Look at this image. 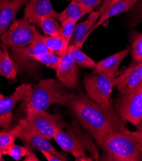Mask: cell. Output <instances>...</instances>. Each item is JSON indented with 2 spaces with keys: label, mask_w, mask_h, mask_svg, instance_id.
<instances>
[{
  "label": "cell",
  "mask_w": 142,
  "mask_h": 161,
  "mask_svg": "<svg viewBox=\"0 0 142 161\" xmlns=\"http://www.w3.org/2000/svg\"><path fill=\"white\" fill-rule=\"evenodd\" d=\"M64 88L60 81L53 78L40 80L32 87L29 100L26 103V111L45 110L55 103L65 104L71 94Z\"/></svg>",
  "instance_id": "obj_4"
},
{
  "label": "cell",
  "mask_w": 142,
  "mask_h": 161,
  "mask_svg": "<svg viewBox=\"0 0 142 161\" xmlns=\"http://www.w3.org/2000/svg\"><path fill=\"white\" fill-rule=\"evenodd\" d=\"M10 56L18 69H31L40 63L36 60L37 54L32 43L25 47H10Z\"/></svg>",
  "instance_id": "obj_14"
},
{
  "label": "cell",
  "mask_w": 142,
  "mask_h": 161,
  "mask_svg": "<svg viewBox=\"0 0 142 161\" xmlns=\"http://www.w3.org/2000/svg\"><path fill=\"white\" fill-rule=\"evenodd\" d=\"M29 0H11L0 4V37L14 21L19 10Z\"/></svg>",
  "instance_id": "obj_16"
},
{
  "label": "cell",
  "mask_w": 142,
  "mask_h": 161,
  "mask_svg": "<svg viewBox=\"0 0 142 161\" xmlns=\"http://www.w3.org/2000/svg\"><path fill=\"white\" fill-rule=\"evenodd\" d=\"M40 34L34 25L24 17L14 19L8 30L0 37L2 47H22L32 43Z\"/></svg>",
  "instance_id": "obj_5"
},
{
  "label": "cell",
  "mask_w": 142,
  "mask_h": 161,
  "mask_svg": "<svg viewBox=\"0 0 142 161\" xmlns=\"http://www.w3.org/2000/svg\"><path fill=\"white\" fill-rule=\"evenodd\" d=\"M64 105L99 148L109 136L128 130L126 122L112 103L101 104L92 100L88 94L79 92L71 94L69 100Z\"/></svg>",
  "instance_id": "obj_1"
},
{
  "label": "cell",
  "mask_w": 142,
  "mask_h": 161,
  "mask_svg": "<svg viewBox=\"0 0 142 161\" xmlns=\"http://www.w3.org/2000/svg\"><path fill=\"white\" fill-rule=\"evenodd\" d=\"M30 151L31 150L27 147L19 146L13 142L5 150L3 155H9L15 160H19L23 157H26Z\"/></svg>",
  "instance_id": "obj_27"
},
{
  "label": "cell",
  "mask_w": 142,
  "mask_h": 161,
  "mask_svg": "<svg viewBox=\"0 0 142 161\" xmlns=\"http://www.w3.org/2000/svg\"><path fill=\"white\" fill-rule=\"evenodd\" d=\"M115 108L124 121L136 126L142 121V81L131 91L121 94Z\"/></svg>",
  "instance_id": "obj_6"
},
{
  "label": "cell",
  "mask_w": 142,
  "mask_h": 161,
  "mask_svg": "<svg viewBox=\"0 0 142 161\" xmlns=\"http://www.w3.org/2000/svg\"><path fill=\"white\" fill-rule=\"evenodd\" d=\"M84 5L85 6L94 9V8L97 5H99L101 3H103L104 0H76Z\"/></svg>",
  "instance_id": "obj_29"
},
{
  "label": "cell",
  "mask_w": 142,
  "mask_h": 161,
  "mask_svg": "<svg viewBox=\"0 0 142 161\" xmlns=\"http://www.w3.org/2000/svg\"><path fill=\"white\" fill-rule=\"evenodd\" d=\"M18 125L19 126L18 138L21 139L24 146L27 147L30 150H45L63 158L65 161L68 160L66 155L55 149L48 139L35 131L28 124L26 118L20 119Z\"/></svg>",
  "instance_id": "obj_9"
},
{
  "label": "cell",
  "mask_w": 142,
  "mask_h": 161,
  "mask_svg": "<svg viewBox=\"0 0 142 161\" xmlns=\"http://www.w3.org/2000/svg\"><path fill=\"white\" fill-rule=\"evenodd\" d=\"M115 78L101 74L85 76L83 85L90 98L101 104L111 103V94L115 86Z\"/></svg>",
  "instance_id": "obj_8"
},
{
  "label": "cell",
  "mask_w": 142,
  "mask_h": 161,
  "mask_svg": "<svg viewBox=\"0 0 142 161\" xmlns=\"http://www.w3.org/2000/svg\"><path fill=\"white\" fill-rule=\"evenodd\" d=\"M142 81V76L138 64L130 66L115 78V86L121 94L128 93L134 89Z\"/></svg>",
  "instance_id": "obj_15"
},
{
  "label": "cell",
  "mask_w": 142,
  "mask_h": 161,
  "mask_svg": "<svg viewBox=\"0 0 142 161\" xmlns=\"http://www.w3.org/2000/svg\"><path fill=\"white\" fill-rule=\"evenodd\" d=\"M69 50L73 59L76 64L84 68L94 69L96 66V62L89 56L84 53L80 48L74 47L73 45H69Z\"/></svg>",
  "instance_id": "obj_21"
},
{
  "label": "cell",
  "mask_w": 142,
  "mask_h": 161,
  "mask_svg": "<svg viewBox=\"0 0 142 161\" xmlns=\"http://www.w3.org/2000/svg\"><path fill=\"white\" fill-rule=\"evenodd\" d=\"M129 52L132 59L136 63L142 62V32L133 37Z\"/></svg>",
  "instance_id": "obj_26"
},
{
  "label": "cell",
  "mask_w": 142,
  "mask_h": 161,
  "mask_svg": "<svg viewBox=\"0 0 142 161\" xmlns=\"http://www.w3.org/2000/svg\"><path fill=\"white\" fill-rule=\"evenodd\" d=\"M18 68L10 56L8 48L3 47V53L0 57V75L8 80L16 78Z\"/></svg>",
  "instance_id": "obj_20"
},
{
  "label": "cell",
  "mask_w": 142,
  "mask_h": 161,
  "mask_svg": "<svg viewBox=\"0 0 142 161\" xmlns=\"http://www.w3.org/2000/svg\"><path fill=\"white\" fill-rule=\"evenodd\" d=\"M26 119L35 131L48 140L53 138L58 130L65 129L67 126L60 115L50 114L45 110H28Z\"/></svg>",
  "instance_id": "obj_7"
},
{
  "label": "cell",
  "mask_w": 142,
  "mask_h": 161,
  "mask_svg": "<svg viewBox=\"0 0 142 161\" xmlns=\"http://www.w3.org/2000/svg\"><path fill=\"white\" fill-rule=\"evenodd\" d=\"M19 131V126L18 124L9 131L0 132V160L2 159V157L5 150L18 138Z\"/></svg>",
  "instance_id": "obj_24"
},
{
  "label": "cell",
  "mask_w": 142,
  "mask_h": 161,
  "mask_svg": "<svg viewBox=\"0 0 142 161\" xmlns=\"http://www.w3.org/2000/svg\"><path fill=\"white\" fill-rule=\"evenodd\" d=\"M76 160H82V161H92L93 159L92 157H88L87 155V156H82V157H79L77 158H76Z\"/></svg>",
  "instance_id": "obj_33"
},
{
  "label": "cell",
  "mask_w": 142,
  "mask_h": 161,
  "mask_svg": "<svg viewBox=\"0 0 142 161\" xmlns=\"http://www.w3.org/2000/svg\"><path fill=\"white\" fill-rule=\"evenodd\" d=\"M85 131L81 129L79 123L75 119L66 126V130H58L53 139L63 151L71 153L75 158L87 156L88 152L93 160H99L96 144Z\"/></svg>",
  "instance_id": "obj_3"
},
{
  "label": "cell",
  "mask_w": 142,
  "mask_h": 161,
  "mask_svg": "<svg viewBox=\"0 0 142 161\" xmlns=\"http://www.w3.org/2000/svg\"><path fill=\"white\" fill-rule=\"evenodd\" d=\"M9 1H11V0H0V4H2L6 2H8Z\"/></svg>",
  "instance_id": "obj_38"
},
{
  "label": "cell",
  "mask_w": 142,
  "mask_h": 161,
  "mask_svg": "<svg viewBox=\"0 0 142 161\" xmlns=\"http://www.w3.org/2000/svg\"><path fill=\"white\" fill-rule=\"evenodd\" d=\"M129 48L110 55L96 63L93 69V74L104 75L109 77L115 78L119 75V66L121 62L128 55Z\"/></svg>",
  "instance_id": "obj_13"
},
{
  "label": "cell",
  "mask_w": 142,
  "mask_h": 161,
  "mask_svg": "<svg viewBox=\"0 0 142 161\" xmlns=\"http://www.w3.org/2000/svg\"><path fill=\"white\" fill-rule=\"evenodd\" d=\"M138 7H137V10L138 13L140 14V15L142 17V0H141L139 5H138Z\"/></svg>",
  "instance_id": "obj_35"
},
{
  "label": "cell",
  "mask_w": 142,
  "mask_h": 161,
  "mask_svg": "<svg viewBox=\"0 0 142 161\" xmlns=\"http://www.w3.org/2000/svg\"><path fill=\"white\" fill-rule=\"evenodd\" d=\"M100 148L104 152L101 160L141 161L142 136L129 130L109 136Z\"/></svg>",
  "instance_id": "obj_2"
},
{
  "label": "cell",
  "mask_w": 142,
  "mask_h": 161,
  "mask_svg": "<svg viewBox=\"0 0 142 161\" xmlns=\"http://www.w3.org/2000/svg\"><path fill=\"white\" fill-rule=\"evenodd\" d=\"M43 41L48 50L51 52L62 57L66 52L64 50V46L60 36L47 37L42 36Z\"/></svg>",
  "instance_id": "obj_25"
},
{
  "label": "cell",
  "mask_w": 142,
  "mask_h": 161,
  "mask_svg": "<svg viewBox=\"0 0 142 161\" xmlns=\"http://www.w3.org/2000/svg\"><path fill=\"white\" fill-rule=\"evenodd\" d=\"M2 53H3V50H2V47H1V46H0V57H2Z\"/></svg>",
  "instance_id": "obj_39"
},
{
  "label": "cell",
  "mask_w": 142,
  "mask_h": 161,
  "mask_svg": "<svg viewBox=\"0 0 142 161\" xmlns=\"http://www.w3.org/2000/svg\"><path fill=\"white\" fill-rule=\"evenodd\" d=\"M24 17L31 24L39 26L40 19L46 15H50L57 21L59 13L51 4V0H29L24 10Z\"/></svg>",
  "instance_id": "obj_12"
},
{
  "label": "cell",
  "mask_w": 142,
  "mask_h": 161,
  "mask_svg": "<svg viewBox=\"0 0 142 161\" xmlns=\"http://www.w3.org/2000/svg\"><path fill=\"white\" fill-rule=\"evenodd\" d=\"M39 26L46 36L51 37L60 36V25L55 18L50 15H46L41 18Z\"/></svg>",
  "instance_id": "obj_22"
},
{
  "label": "cell",
  "mask_w": 142,
  "mask_h": 161,
  "mask_svg": "<svg viewBox=\"0 0 142 161\" xmlns=\"http://www.w3.org/2000/svg\"><path fill=\"white\" fill-rule=\"evenodd\" d=\"M31 90L32 87L31 84H23L15 89L11 95L5 96L0 100V126L8 129L15 107L21 101L28 102L29 100Z\"/></svg>",
  "instance_id": "obj_10"
},
{
  "label": "cell",
  "mask_w": 142,
  "mask_h": 161,
  "mask_svg": "<svg viewBox=\"0 0 142 161\" xmlns=\"http://www.w3.org/2000/svg\"><path fill=\"white\" fill-rule=\"evenodd\" d=\"M24 161H39V158L34 154L33 151H30L29 153L26 156Z\"/></svg>",
  "instance_id": "obj_31"
},
{
  "label": "cell",
  "mask_w": 142,
  "mask_h": 161,
  "mask_svg": "<svg viewBox=\"0 0 142 161\" xmlns=\"http://www.w3.org/2000/svg\"><path fill=\"white\" fill-rule=\"evenodd\" d=\"M101 15V12L99 10L93 11L89 14L88 17L85 21L76 25L70 44L82 49L85 41L87 39L88 32L99 20Z\"/></svg>",
  "instance_id": "obj_17"
},
{
  "label": "cell",
  "mask_w": 142,
  "mask_h": 161,
  "mask_svg": "<svg viewBox=\"0 0 142 161\" xmlns=\"http://www.w3.org/2000/svg\"><path fill=\"white\" fill-rule=\"evenodd\" d=\"M136 127V131L139 132L142 136V121Z\"/></svg>",
  "instance_id": "obj_36"
},
{
  "label": "cell",
  "mask_w": 142,
  "mask_h": 161,
  "mask_svg": "<svg viewBox=\"0 0 142 161\" xmlns=\"http://www.w3.org/2000/svg\"><path fill=\"white\" fill-rule=\"evenodd\" d=\"M4 97H5V96L3 95L2 93H0V100H1L2 99H3Z\"/></svg>",
  "instance_id": "obj_40"
},
{
  "label": "cell",
  "mask_w": 142,
  "mask_h": 161,
  "mask_svg": "<svg viewBox=\"0 0 142 161\" xmlns=\"http://www.w3.org/2000/svg\"><path fill=\"white\" fill-rule=\"evenodd\" d=\"M119 1H120V0H110V2H109V4H108V6L107 9L109 8H110L111 7H112L113 5H115V3H117V2H118ZM107 9H106V10H107Z\"/></svg>",
  "instance_id": "obj_34"
},
{
  "label": "cell",
  "mask_w": 142,
  "mask_h": 161,
  "mask_svg": "<svg viewBox=\"0 0 142 161\" xmlns=\"http://www.w3.org/2000/svg\"><path fill=\"white\" fill-rule=\"evenodd\" d=\"M61 59V57L56 55V53L49 52L48 53L40 60V63L44 64L47 68L56 71Z\"/></svg>",
  "instance_id": "obj_28"
},
{
  "label": "cell",
  "mask_w": 142,
  "mask_h": 161,
  "mask_svg": "<svg viewBox=\"0 0 142 161\" xmlns=\"http://www.w3.org/2000/svg\"><path fill=\"white\" fill-rule=\"evenodd\" d=\"M93 8L85 6L76 0H72L64 10L59 13L58 21L62 22L63 21L70 19L77 22L85 15L93 12Z\"/></svg>",
  "instance_id": "obj_19"
},
{
  "label": "cell",
  "mask_w": 142,
  "mask_h": 161,
  "mask_svg": "<svg viewBox=\"0 0 142 161\" xmlns=\"http://www.w3.org/2000/svg\"><path fill=\"white\" fill-rule=\"evenodd\" d=\"M138 69H139V70L141 73V75L142 76V62L138 64Z\"/></svg>",
  "instance_id": "obj_37"
},
{
  "label": "cell",
  "mask_w": 142,
  "mask_h": 161,
  "mask_svg": "<svg viewBox=\"0 0 142 161\" xmlns=\"http://www.w3.org/2000/svg\"><path fill=\"white\" fill-rule=\"evenodd\" d=\"M138 1V0H120V1L113 5L112 7L108 8L104 12L101 14L99 20L91 28L87 35V38L92 34V32L94 30H96L101 25H103L109 18H113L117 15L130 10L136 5Z\"/></svg>",
  "instance_id": "obj_18"
},
{
  "label": "cell",
  "mask_w": 142,
  "mask_h": 161,
  "mask_svg": "<svg viewBox=\"0 0 142 161\" xmlns=\"http://www.w3.org/2000/svg\"><path fill=\"white\" fill-rule=\"evenodd\" d=\"M76 22L68 19L61 22L60 37L64 44V50L67 52L72 38Z\"/></svg>",
  "instance_id": "obj_23"
},
{
  "label": "cell",
  "mask_w": 142,
  "mask_h": 161,
  "mask_svg": "<svg viewBox=\"0 0 142 161\" xmlns=\"http://www.w3.org/2000/svg\"><path fill=\"white\" fill-rule=\"evenodd\" d=\"M56 71L57 78L64 87L75 89L77 87L79 71L69 49L66 53L61 57Z\"/></svg>",
  "instance_id": "obj_11"
},
{
  "label": "cell",
  "mask_w": 142,
  "mask_h": 161,
  "mask_svg": "<svg viewBox=\"0 0 142 161\" xmlns=\"http://www.w3.org/2000/svg\"><path fill=\"white\" fill-rule=\"evenodd\" d=\"M40 152L48 161H65L63 158L58 157L49 152H47L45 150H41Z\"/></svg>",
  "instance_id": "obj_30"
},
{
  "label": "cell",
  "mask_w": 142,
  "mask_h": 161,
  "mask_svg": "<svg viewBox=\"0 0 142 161\" xmlns=\"http://www.w3.org/2000/svg\"><path fill=\"white\" fill-rule=\"evenodd\" d=\"M109 2H110V0H104V1L103 3L102 4V6L101 7L100 9L99 10L101 12V14H102L103 12H104L106 11V10L107 9Z\"/></svg>",
  "instance_id": "obj_32"
}]
</instances>
